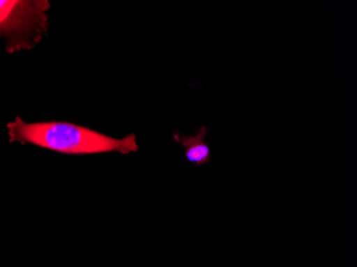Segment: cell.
Here are the masks:
<instances>
[{
  "label": "cell",
  "mask_w": 357,
  "mask_h": 267,
  "mask_svg": "<svg viewBox=\"0 0 357 267\" xmlns=\"http://www.w3.org/2000/svg\"><path fill=\"white\" fill-rule=\"evenodd\" d=\"M10 142L32 144L58 153L70 155L88 154L134 153L139 150L135 134L123 138H114L88 126L71 122L45 121L27 123L21 116H16L7 124Z\"/></svg>",
  "instance_id": "cell-1"
},
{
  "label": "cell",
  "mask_w": 357,
  "mask_h": 267,
  "mask_svg": "<svg viewBox=\"0 0 357 267\" xmlns=\"http://www.w3.org/2000/svg\"><path fill=\"white\" fill-rule=\"evenodd\" d=\"M47 0H0V38L8 54L35 48L47 33Z\"/></svg>",
  "instance_id": "cell-2"
},
{
  "label": "cell",
  "mask_w": 357,
  "mask_h": 267,
  "mask_svg": "<svg viewBox=\"0 0 357 267\" xmlns=\"http://www.w3.org/2000/svg\"><path fill=\"white\" fill-rule=\"evenodd\" d=\"M208 128L202 126L194 136H182L174 132V139L184 148V156L190 164L202 167L211 162V148L206 144Z\"/></svg>",
  "instance_id": "cell-3"
}]
</instances>
